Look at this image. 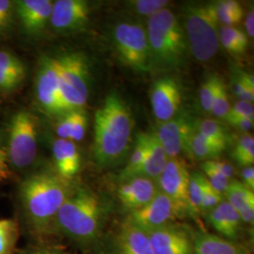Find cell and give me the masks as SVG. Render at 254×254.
Listing matches in <instances>:
<instances>
[{
  "label": "cell",
  "instance_id": "cell-44",
  "mask_svg": "<svg viewBox=\"0 0 254 254\" xmlns=\"http://www.w3.org/2000/svg\"><path fill=\"white\" fill-rule=\"evenodd\" d=\"M11 175L7 151L0 145V181L8 180Z\"/></svg>",
  "mask_w": 254,
  "mask_h": 254
},
{
  "label": "cell",
  "instance_id": "cell-40",
  "mask_svg": "<svg viewBox=\"0 0 254 254\" xmlns=\"http://www.w3.org/2000/svg\"><path fill=\"white\" fill-rule=\"evenodd\" d=\"M237 118L254 119V104L246 101H239L231 107L225 120L228 122Z\"/></svg>",
  "mask_w": 254,
  "mask_h": 254
},
{
  "label": "cell",
  "instance_id": "cell-18",
  "mask_svg": "<svg viewBox=\"0 0 254 254\" xmlns=\"http://www.w3.org/2000/svg\"><path fill=\"white\" fill-rule=\"evenodd\" d=\"M57 173L65 180H70L80 170V154L74 142L58 138L52 145Z\"/></svg>",
  "mask_w": 254,
  "mask_h": 254
},
{
  "label": "cell",
  "instance_id": "cell-6",
  "mask_svg": "<svg viewBox=\"0 0 254 254\" xmlns=\"http://www.w3.org/2000/svg\"><path fill=\"white\" fill-rule=\"evenodd\" d=\"M65 113L83 109L89 97V65L80 53L55 58Z\"/></svg>",
  "mask_w": 254,
  "mask_h": 254
},
{
  "label": "cell",
  "instance_id": "cell-12",
  "mask_svg": "<svg viewBox=\"0 0 254 254\" xmlns=\"http://www.w3.org/2000/svg\"><path fill=\"white\" fill-rule=\"evenodd\" d=\"M194 133L195 128L190 118L183 115H176L172 120L160 124L154 132L168 158H176L183 151H188Z\"/></svg>",
  "mask_w": 254,
  "mask_h": 254
},
{
  "label": "cell",
  "instance_id": "cell-24",
  "mask_svg": "<svg viewBox=\"0 0 254 254\" xmlns=\"http://www.w3.org/2000/svg\"><path fill=\"white\" fill-rule=\"evenodd\" d=\"M218 23L223 27H235L242 18L244 9L241 4L235 0H220L212 3Z\"/></svg>",
  "mask_w": 254,
  "mask_h": 254
},
{
  "label": "cell",
  "instance_id": "cell-45",
  "mask_svg": "<svg viewBox=\"0 0 254 254\" xmlns=\"http://www.w3.org/2000/svg\"><path fill=\"white\" fill-rule=\"evenodd\" d=\"M209 161L218 170L219 173H221L222 175H224L229 180H231L234 177L235 170L231 164L228 163L224 160H218V159H212Z\"/></svg>",
  "mask_w": 254,
  "mask_h": 254
},
{
  "label": "cell",
  "instance_id": "cell-38",
  "mask_svg": "<svg viewBox=\"0 0 254 254\" xmlns=\"http://www.w3.org/2000/svg\"><path fill=\"white\" fill-rule=\"evenodd\" d=\"M87 127H88V116L86 112L83 109L74 110L69 140L73 142L82 140L86 134Z\"/></svg>",
  "mask_w": 254,
  "mask_h": 254
},
{
  "label": "cell",
  "instance_id": "cell-7",
  "mask_svg": "<svg viewBox=\"0 0 254 254\" xmlns=\"http://www.w3.org/2000/svg\"><path fill=\"white\" fill-rule=\"evenodd\" d=\"M113 42L121 63L136 73L152 70L151 50L144 27L136 23H120L113 32Z\"/></svg>",
  "mask_w": 254,
  "mask_h": 254
},
{
  "label": "cell",
  "instance_id": "cell-35",
  "mask_svg": "<svg viewBox=\"0 0 254 254\" xmlns=\"http://www.w3.org/2000/svg\"><path fill=\"white\" fill-rule=\"evenodd\" d=\"M0 70L18 76L22 79L26 77V68L21 60L14 55L0 51Z\"/></svg>",
  "mask_w": 254,
  "mask_h": 254
},
{
  "label": "cell",
  "instance_id": "cell-4",
  "mask_svg": "<svg viewBox=\"0 0 254 254\" xmlns=\"http://www.w3.org/2000/svg\"><path fill=\"white\" fill-rule=\"evenodd\" d=\"M104 216L99 198L91 190L72 191L59 210L55 222L65 235L79 242L98 236Z\"/></svg>",
  "mask_w": 254,
  "mask_h": 254
},
{
  "label": "cell",
  "instance_id": "cell-15",
  "mask_svg": "<svg viewBox=\"0 0 254 254\" xmlns=\"http://www.w3.org/2000/svg\"><path fill=\"white\" fill-rule=\"evenodd\" d=\"M90 18V6L84 0H58L53 4L50 23L56 30L69 32L85 27Z\"/></svg>",
  "mask_w": 254,
  "mask_h": 254
},
{
  "label": "cell",
  "instance_id": "cell-5",
  "mask_svg": "<svg viewBox=\"0 0 254 254\" xmlns=\"http://www.w3.org/2000/svg\"><path fill=\"white\" fill-rule=\"evenodd\" d=\"M218 25L212 3L190 4L185 10V33L189 48L200 63L208 62L218 52Z\"/></svg>",
  "mask_w": 254,
  "mask_h": 254
},
{
  "label": "cell",
  "instance_id": "cell-1",
  "mask_svg": "<svg viewBox=\"0 0 254 254\" xmlns=\"http://www.w3.org/2000/svg\"><path fill=\"white\" fill-rule=\"evenodd\" d=\"M134 128V119L127 103L111 92L94 116L93 154L100 166L115 163L125 152Z\"/></svg>",
  "mask_w": 254,
  "mask_h": 254
},
{
  "label": "cell",
  "instance_id": "cell-11",
  "mask_svg": "<svg viewBox=\"0 0 254 254\" xmlns=\"http://www.w3.org/2000/svg\"><path fill=\"white\" fill-rule=\"evenodd\" d=\"M176 218L173 203L162 192L158 191L154 199L146 205L131 211L127 222L148 233L171 224Z\"/></svg>",
  "mask_w": 254,
  "mask_h": 254
},
{
  "label": "cell",
  "instance_id": "cell-39",
  "mask_svg": "<svg viewBox=\"0 0 254 254\" xmlns=\"http://www.w3.org/2000/svg\"><path fill=\"white\" fill-rule=\"evenodd\" d=\"M223 198L224 195L214 190L206 179L200 206V214H208L212 209L215 208L222 200H224Z\"/></svg>",
  "mask_w": 254,
  "mask_h": 254
},
{
  "label": "cell",
  "instance_id": "cell-29",
  "mask_svg": "<svg viewBox=\"0 0 254 254\" xmlns=\"http://www.w3.org/2000/svg\"><path fill=\"white\" fill-rule=\"evenodd\" d=\"M205 184H206V178L204 177L203 174L199 173L190 174V186H189L190 214L195 215V216L200 214V206H201Z\"/></svg>",
  "mask_w": 254,
  "mask_h": 254
},
{
  "label": "cell",
  "instance_id": "cell-22",
  "mask_svg": "<svg viewBox=\"0 0 254 254\" xmlns=\"http://www.w3.org/2000/svg\"><path fill=\"white\" fill-rule=\"evenodd\" d=\"M146 142L147 154L145 160L136 173V177L140 176L150 179H157L163 173L169 158L154 132L146 133Z\"/></svg>",
  "mask_w": 254,
  "mask_h": 254
},
{
  "label": "cell",
  "instance_id": "cell-50",
  "mask_svg": "<svg viewBox=\"0 0 254 254\" xmlns=\"http://www.w3.org/2000/svg\"><path fill=\"white\" fill-rule=\"evenodd\" d=\"M0 106H1V100H0Z\"/></svg>",
  "mask_w": 254,
  "mask_h": 254
},
{
  "label": "cell",
  "instance_id": "cell-27",
  "mask_svg": "<svg viewBox=\"0 0 254 254\" xmlns=\"http://www.w3.org/2000/svg\"><path fill=\"white\" fill-rule=\"evenodd\" d=\"M197 132L213 145L217 146L222 151L225 150L229 137L224 127L218 121L211 119L201 121Z\"/></svg>",
  "mask_w": 254,
  "mask_h": 254
},
{
  "label": "cell",
  "instance_id": "cell-47",
  "mask_svg": "<svg viewBox=\"0 0 254 254\" xmlns=\"http://www.w3.org/2000/svg\"><path fill=\"white\" fill-rule=\"evenodd\" d=\"M242 184L247 187L249 190L254 191V167H245L241 172Z\"/></svg>",
  "mask_w": 254,
  "mask_h": 254
},
{
  "label": "cell",
  "instance_id": "cell-21",
  "mask_svg": "<svg viewBox=\"0 0 254 254\" xmlns=\"http://www.w3.org/2000/svg\"><path fill=\"white\" fill-rule=\"evenodd\" d=\"M229 204L239 214L242 222L254 224V192L238 180L230 181L224 194Z\"/></svg>",
  "mask_w": 254,
  "mask_h": 254
},
{
  "label": "cell",
  "instance_id": "cell-14",
  "mask_svg": "<svg viewBox=\"0 0 254 254\" xmlns=\"http://www.w3.org/2000/svg\"><path fill=\"white\" fill-rule=\"evenodd\" d=\"M153 254H194L190 234L173 224L148 232Z\"/></svg>",
  "mask_w": 254,
  "mask_h": 254
},
{
  "label": "cell",
  "instance_id": "cell-23",
  "mask_svg": "<svg viewBox=\"0 0 254 254\" xmlns=\"http://www.w3.org/2000/svg\"><path fill=\"white\" fill-rule=\"evenodd\" d=\"M194 254H246L241 245L221 236L200 233L194 237Z\"/></svg>",
  "mask_w": 254,
  "mask_h": 254
},
{
  "label": "cell",
  "instance_id": "cell-8",
  "mask_svg": "<svg viewBox=\"0 0 254 254\" xmlns=\"http://www.w3.org/2000/svg\"><path fill=\"white\" fill-rule=\"evenodd\" d=\"M38 146V120L27 110L16 112L9 127L8 157L9 164L24 169L34 162Z\"/></svg>",
  "mask_w": 254,
  "mask_h": 254
},
{
  "label": "cell",
  "instance_id": "cell-20",
  "mask_svg": "<svg viewBox=\"0 0 254 254\" xmlns=\"http://www.w3.org/2000/svg\"><path fill=\"white\" fill-rule=\"evenodd\" d=\"M117 254H153L148 234L126 221L117 236Z\"/></svg>",
  "mask_w": 254,
  "mask_h": 254
},
{
  "label": "cell",
  "instance_id": "cell-48",
  "mask_svg": "<svg viewBox=\"0 0 254 254\" xmlns=\"http://www.w3.org/2000/svg\"><path fill=\"white\" fill-rule=\"evenodd\" d=\"M246 31L248 38H254V9L250 10L245 21Z\"/></svg>",
  "mask_w": 254,
  "mask_h": 254
},
{
  "label": "cell",
  "instance_id": "cell-36",
  "mask_svg": "<svg viewBox=\"0 0 254 254\" xmlns=\"http://www.w3.org/2000/svg\"><path fill=\"white\" fill-rule=\"evenodd\" d=\"M169 3L167 0H135L130 1L129 5L137 14L151 17L158 11L166 9Z\"/></svg>",
  "mask_w": 254,
  "mask_h": 254
},
{
  "label": "cell",
  "instance_id": "cell-26",
  "mask_svg": "<svg viewBox=\"0 0 254 254\" xmlns=\"http://www.w3.org/2000/svg\"><path fill=\"white\" fill-rule=\"evenodd\" d=\"M146 154H147V142H146V133H141L136 136V145L134 151L127 163L126 168L120 174V180L127 181L131 178L136 177V173L144 163Z\"/></svg>",
  "mask_w": 254,
  "mask_h": 254
},
{
  "label": "cell",
  "instance_id": "cell-17",
  "mask_svg": "<svg viewBox=\"0 0 254 254\" xmlns=\"http://www.w3.org/2000/svg\"><path fill=\"white\" fill-rule=\"evenodd\" d=\"M54 2L51 0H20L15 2L23 28L28 34L41 33L50 21Z\"/></svg>",
  "mask_w": 254,
  "mask_h": 254
},
{
  "label": "cell",
  "instance_id": "cell-13",
  "mask_svg": "<svg viewBox=\"0 0 254 254\" xmlns=\"http://www.w3.org/2000/svg\"><path fill=\"white\" fill-rule=\"evenodd\" d=\"M154 117L160 123L174 118L181 107L180 86L172 77H162L154 82L150 93Z\"/></svg>",
  "mask_w": 254,
  "mask_h": 254
},
{
  "label": "cell",
  "instance_id": "cell-33",
  "mask_svg": "<svg viewBox=\"0 0 254 254\" xmlns=\"http://www.w3.org/2000/svg\"><path fill=\"white\" fill-rule=\"evenodd\" d=\"M231 109L230 101L228 97L227 88L225 83L221 79L218 83V90L215 95L214 102L212 105L211 113L214 114L217 118L225 119Z\"/></svg>",
  "mask_w": 254,
  "mask_h": 254
},
{
  "label": "cell",
  "instance_id": "cell-43",
  "mask_svg": "<svg viewBox=\"0 0 254 254\" xmlns=\"http://www.w3.org/2000/svg\"><path fill=\"white\" fill-rule=\"evenodd\" d=\"M24 79L13 74L0 70V91H11L15 90Z\"/></svg>",
  "mask_w": 254,
  "mask_h": 254
},
{
  "label": "cell",
  "instance_id": "cell-34",
  "mask_svg": "<svg viewBox=\"0 0 254 254\" xmlns=\"http://www.w3.org/2000/svg\"><path fill=\"white\" fill-rule=\"evenodd\" d=\"M201 169L204 173V177L207 179L209 184L212 186L214 190L221 193L222 195L225 194L227 190L230 181L224 175L218 172V170L210 163V161H204L201 165Z\"/></svg>",
  "mask_w": 254,
  "mask_h": 254
},
{
  "label": "cell",
  "instance_id": "cell-3",
  "mask_svg": "<svg viewBox=\"0 0 254 254\" xmlns=\"http://www.w3.org/2000/svg\"><path fill=\"white\" fill-rule=\"evenodd\" d=\"M147 37L152 67L173 70L181 67L189 50L185 29L172 9H162L148 19Z\"/></svg>",
  "mask_w": 254,
  "mask_h": 254
},
{
  "label": "cell",
  "instance_id": "cell-37",
  "mask_svg": "<svg viewBox=\"0 0 254 254\" xmlns=\"http://www.w3.org/2000/svg\"><path fill=\"white\" fill-rule=\"evenodd\" d=\"M220 78L216 75H211L203 82L200 91V99L201 108L205 112H211L212 105L218 90Z\"/></svg>",
  "mask_w": 254,
  "mask_h": 254
},
{
  "label": "cell",
  "instance_id": "cell-32",
  "mask_svg": "<svg viewBox=\"0 0 254 254\" xmlns=\"http://www.w3.org/2000/svg\"><path fill=\"white\" fill-rule=\"evenodd\" d=\"M233 91L240 101L253 103L254 101V78L251 73L239 71L233 78Z\"/></svg>",
  "mask_w": 254,
  "mask_h": 254
},
{
  "label": "cell",
  "instance_id": "cell-41",
  "mask_svg": "<svg viewBox=\"0 0 254 254\" xmlns=\"http://www.w3.org/2000/svg\"><path fill=\"white\" fill-rule=\"evenodd\" d=\"M13 4L9 0H0V34L9 29L12 22Z\"/></svg>",
  "mask_w": 254,
  "mask_h": 254
},
{
  "label": "cell",
  "instance_id": "cell-42",
  "mask_svg": "<svg viewBox=\"0 0 254 254\" xmlns=\"http://www.w3.org/2000/svg\"><path fill=\"white\" fill-rule=\"evenodd\" d=\"M73 118V111L62 115V117L57 123V127H56V133L59 136V138L69 140Z\"/></svg>",
  "mask_w": 254,
  "mask_h": 254
},
{
  "label": "cell",
  "instance_id": "cell-25",
  "mask_svg": "<svg viewBox=\"0 0 254 254\" xmlns=\"http://www.w3.org/2000/svg\"><path fill=\"white\" fill-rule=\"evenodd\" d=\"M219 44L231 54H243L249 45V38L236 27H222L219 29Z\"/></svg>",
  "mask_w": 254,
  "mask_h": 254
},
{
  "label": "cell",
  "instance_id": "cell-9",
  "mask_svg": "<svg viewBox=\"0 0 254 254\" xmlns=\"http://www.w3.org/2000/svg\"><path fill=\"white\" fill-rule=\"evenodd\" d=\"M158 190L171 200L177 218L190 214L189 186L190 173L186 164L176 158H169L163 173L157 178Z\"/></svg>",
  "mask_w": 254,
  "mask_h": 254
},
{
  "label": "cell",
  "instance_id": "cell-19",
  "mask_svg": "<svg viewBox=\"0 0 254 254\" xmlns=\"http://www.w3.org/2000/svg\"><path fill=\"white\" fill-rule=\"evenodd\" d=\"M209 223L221 237L234 241L240 232L241 218L227 200H222L207 214Z\"/></svg>",
  "mask_w": 254,
  "mask_h": 254
},
{
  "label": "cell",
  "instance_id": "cell-30",
  "mask_svg": "<svg viewBox=\"0 0 254 254\" xmlns=\"http://www.w3.org/2000/svg\"><path fill=\"white\" fill-rule=\"evenodd\" d=\"M18 239L16 221L9 218L0 219V254H11Z\"/></svg>",
  "mask_w": 254,
  "mask_h": 254
},
{
  "label": "cell",
  "instance_id": "cell-28",
  "mask_svg": "<svg viewBox=\"0 0 254 254\" xmlns=\"http://www.w3.org/2000/svg\"><path fill=\"white\" fill-rule=\"evenodd\" d=\"M188 151L192 156L200 160H212L217 158L223 151L217 146L210 143L207 139L199 134L197 131L191 136Z\"/></svg>",
  "mask_w": 254,
  "mask_h": 254
},
{
  "label": "cell",
  "instance_id": "cell-46",
  "mask_svg": "<svg viewBox=\"0 0 254 254\" xmlns=\"http://www.w3.org/2000/svg\"><path fill=\"white\" fill-rule=\"evenodd\" d=\"M229 125H231L232 127H235L236 129L247 132L250 131L251 129L254 128V119L249 118H237L234 120H230L228 121Z\"/></svg>",
  "mask_w": 254,
  "mask_h": 254
},
{
  "label": "cell",
  "instance_id": "cell-16",
  "mask_svg": "<svg viewBox=\"0 0 254 254\" xmlns=\"http://www.w3.org/2000/svg\"><path fill=\"white\" fill-rule=\"evenodd\" d=\"M158 191L153 179L139 176L123 182L117 194L123 206L131 212L150 202Z\"/></svg>",
  "mask_w": 254,
  "mask_h": 254
},
{
  "label": "cell",
  "instance_id": "cell-49",
  "mask_svg": "<svg viewBox=\"0 0 254 254\" xmlns=\"http://www.w3.org/2000/svg\"><path fill=\"white\" fill-rule=\"evenodd\" d=\"M24 254H67L63 252H59V251H54V250H35V251H31L29 253Z\"/></svg>",
  "mask_w": 254,
  "mask_h": 254
},
{
  "label": "cell",
  "instance_id": "cell-31",
  "mask_svg": "<svg viewBox=\"0 0 254 254\" xmlns=\"http://www.w3.org/2000/svg\"><path fill=\"white\" fill-rule=\"evenodd\" d=\"M233 156L238 165L242 167L254 166V137L251 134H244L241 136L233 152Z\"/></svg>",
  "mask_w": 254,
  "mask_h": 254
},
{
  "label": "cell",
  "instance_id": "cell-10",
  "mask_svg": "<svg viewBox=\"0 0 254 254\" xmlns=\"http://www.w3.org/2000/svg\"><path fill=\"white\" fill-rule=\"evenodd\" d=\"M36 96L41 108L51 115L65 114L55 58L44 57L37 71Z\"/></svg>",
  "mask_w": 254,
  "mask_h": 254
},
{
  "label": "cell",
  "instance_id": "cell-2",
  "mask_svg": "<svg viewBox=\"0 0 254 254\" xmlns=\"http://www.w3.org/2000/svg\"><path fill=\"white\" fill-rule=\"evenodd\" d=\"M71 192L68 181L58 173L39 172L27 177L20 186V198L31 225L46 231Z\"/></svg>",
  "mask_w": 254,
  "mask_h": 254
}]
</instances>
